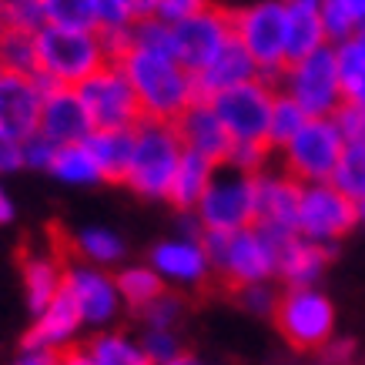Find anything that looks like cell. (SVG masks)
<instances>
[{"label":"cell","mask_w":365,"mask_h":365,"mask_svg":"<svg viewBox=\"0 0 365 365\" xmlns=\"http://www.w3.org/2000/svg\"><path fill=\"white\" fill-rule=\"evenodd\" d=\"M54 155H57V148L47 141L44 134L24 138V168H31V171H51Z\"/></svg>","instance_id":"obj_43"},{"label":"cell","mask_w":365,"mask_h":365,"mask_svg":"<svg viewBox=\"0 0 365 365\" xmlns=\"http://www.w3.org/2000/svg\"><path fill=\"white\" fill-rule=\"evenodd\" d=\"M319 362L322 365H352L355 362V342L352 339H332L319 352Z\"/></svg>","instance_id":"obj_46"},{"label":"cell","mask_w":365,"mask_h":365,"mask_svg":"<svg viewBox=\"0 0 365 365\" xmlns=\"http://www.w3.org/2000/svg\"><path fill=\"white\" fill-rule=\"evenodd\" d=\"M0 4H7V0H0Z\"/></svg>","instance_id":"obj_56"},{"label":"cell","mask_w":365,"mask_h":365,"mask_svg":"<svg viewBox=\"0 0 365 365\" xmlns=\"http://www.w3.org/2000/svg\"><path fill=\"white\" fill-rule=\"evenodd\" d=\"M332 262V248L315 245L309 238H292V242L278 252V272L285 288H319V278L325 275V268Z\"/></svg>","instance_id":"obj_22"},{"label":"cell","mask_w":365,"mask_h":365,"mask_svg":"<svg viewBox=\"0 0 365 365\" xmlns=\"http://www.w3.org/2000/svg\"><path fill=\"white\" fill-rule=\"evenodd\" d=\"M0 74H4V64H0Z\"/></svg>","instance_id":"obj_55"},{"label":"cell","mask_w":365,"mask_h":365,"mask_svg":"<svg viewBox=\"0 0 365 365\" xmlns=\"http://www.w3.org/2000/svg\"><path fill=\"white\" fill-rule=\"evenodd\" d=\"M57 359L61 352H51V349H21V355L11 365H57Z\"/></svg>","instance_id":"obj_47"},{"label":"cell","mask_w":365,"mask_h":365,"mask_svg":"<svg viewBox=\"0 0 365 365\" xmlns=\"http://www.w3.org/2000/svg\"><path fill=\"white\" fill-rule=\"evenodd\" d=\"M155 4L158 0H121V7L131 14V21H144V17H155Z\"/></svg>","instance_id":"obj_48"},{"label":"cell","mask_w":365,"mask_h":365,"mask_svg":"<svg viewBox=\"0 0 365 365\" xmlns=\"http://www.w3.org/2000/svg\"><path fill=\"white\" fill-rule=\"evenodd\" d=\"M305 121H309L305 111H302L292 98H285V94L278 91L275 104H272V121H268V148H278V151H282V148L305 128Z\"/></svg>","instance_id":"obj_35"},{"label":"cell","mask_w":365,"mask_h":365,"mask_svg":"<svg viewBox=\"0 0 365 365\" xmlns=\"http://www.w3.org/2000/svg\"><path fill=\"white\" fill-rule=\"evenodd\" d=\"M272 319L295 352H322L335 335V305L322 288H285Z\"/></svg>","instance_id":"obj_6"},{"label":"cell","mask_w":365,"mask_h":365,"mask_svg":"<svg viewBox=\"0 0 365 365\" xmlns=\"http://www.w3.org/2000/svg\"><path fill=\"white\" fill-rule=\"evenodd\" d=\"M138 315H141V322L148 329H171V332H175L181 315H185V299H181L178 292H171V288H165V292H161L148 309L138 312Z\"/></svg>","instance_id":"obj_38"},{"label":"cell","mask_w":365,"mask_h":365,"mask_svg":"<svg viewBox=\"0 0 365 365\" xmlns=\"http://www.w3.org/2000/svg\"><path fill=\"white\" fill-rule=\"evenodd\" d=\"M302 185L282 168H265L255 175V228L265 235L272 248L282 252L295 238Z\"/></svg>","instance_id":"obj_12"},{"label":"cell","mask_w":365,"mask_h":365,"mask_svg":"<svg viewBox=\"0 0 365 365\" xmlns=\"http://www.w3.org/2000/svg\"><path fill=\"white\" fill-rule=\"evenodd\" d=\"M208 7V0H158L155 4V17L165 24H181L188 21V17H195V14H201Z\"/></svg>","instance_id":"obj_44"},{"label":"cell","mask_w":365,"mask_h":365,"mask_svg":"<svg viewBox=\"0 0 365 365\" xmlns=\"http://www.w3.org/2000/svg\"><path fill=\"white\" fill-rule=\"evenodd\" d=\"M64 258L54 252H27L21 258V282H24V299L34 315L51 305V302L64 292Z\"/></svg>","instance_id":"obj_21"},{"label":"cell","mask_w":365,"mask_h":365,"mask_svg":"<svg viewBox=\"0 0 365 365\" xmlns=\"http://www.w3.org/2000/svg\"><path fill=\"white\" fill-rule=\"evenodd\" d=\"M4 21H7V31L34 34L37 37L47 27L44 0H7L4 4Z\"/></svg>","instance_id":"obj_37"},{"label":"cell","mask_w":365,"mask_h":365,"mask_svg":"<svg viewBox=\"0 0 365 365\" xmlns=\"http://www.w3.org/2000/svg\"><path fill=\"white\" fill-rule=\"evenodd\" d=\"M57 365H94V359H91V352L84 349V345H71V349L61 352Z\"/></svg>","instance_id":"obj_49"},{"label":"cell","mask_w":365,"mask_h":365,"mask_svg":"<svg viewBox=\"0 0 365 365\" xmlns=\"http://www.w3.org/2000/svg\"><path fill=\"white\" fill-rule=\"evenodd\" d=\"M285 24H288V64L309 57L329 44L325 21H322V0H285Z\"/></svg>","instance_id":"obj_23"},{"label":"cell","mask_w":365,"mask_h":365,"mask_svg":"<svg viewBox=\"0 0 365 365\" xmlns=\"http://www.w3.org/2000/svg\"><path fill=\"white\" fill-rule=\"evenodd\" d=\"M355 225H359V205L345 198L335 185H302L299 215H295L299 238L335 248V242H342Z\"/></svg>","instance_id":"obj_11"},{"label":"cell","mask_w":365,"mask_h":365,"mask_svg":"<svg viewBox=\"0 0 365 365\" xmlns=\"http://www.w3.org/2000/svg\"><path fill=\"white\" fill-rule=\"evenodd\" d=\"M201 245L211 258L215 275H222L232 288L262 285V282H272L278 272V252L255 225L232 235L201 232Z\"/></svg>","instance_id":"obj_3"},{"label":"cell","mask_w":365,"mask_h":365,"mask_svg":"<svg viewBox=\"0 0 365 365\" xmlns=\"http://www.w3.org/2000/svg\"><path fill=\"white\" fill-rule=\"evenodd\" d=\"M24 168V141L11 138V134H0V178L17 175Z\"/></svg>","instance_id":"obj_45"},{"label":"cell","mask_w":365,"mask_h":365,"mask_svg":"<svg viewBox=\"0 0 365 365\" xmlns=\"http://www.w3.org/2000/svg\"><path fill=\"white\" fill-rule=\"evenodd\" d=\"M134 47L155 51V54L175 57V41H171V24L158 21V17H144L134 24Z\"/></svg>","instance_id":"obj_40"},{"label":"cell","mask_w":365,"mask_h":365,"mask_svg":"<svg viewBox=\"0 0 365 365\" xmlns=\"http://www.w3.org/2000/svg\"><path fill=\"white\" fill-rule=\"evenodd\" d=\"M278 295H282V292H275V288H272V282L235 288V299H238V305H242L245 312H252V315H275Z\"/></svg>","instance_id":"obj_42"},{"label":"cell","mask_w":365,"mask_h":365,"mask_svg":"<svg viewBox=\"0 0 365 365\" xmlns=\"http://www.w3.org/2000/svg\"><path fill=\"white\" fill-rule=\"evenodd\" d=\"M359 225H365V201H359Z\"/></svg>","instance_id":"obj_54"},{"label":"cell","mask_w":365,"mask_h":365,"mask_svg":"<svg viewBox=\"0 0 365 365\" xmlns=\"http://www.w3.org/2000/svg\"><path fill=\"white\" fill-rule=\"evenodd\" d=\"M175 131L185 144V151H195V155L208 158L215 165H225V155L232 148V138L225 131V124L218 121V114L211 108V101H195L188 111L175 121Z\"/></svg>","instance_id":"obj_19"},{"label":"cell","mask_w":365,"mask_h":365,"mask_svg":"<svg viewBox=\"0 0 365 365\" xmlns=\"http://www.w3.org/2000/svg\"><path fill=\"white\" fill-rule=\"evenodd\" d=\"M0 134H4V131H0Z\"/></svg>","instance_id":"obj_57"},{"label":"cell","mask_w":365,"mask_h":365,"mask_svg":"<svg viewBox=\"0 0 365 365\" xmlns=\"http://www.w3.org/2000/svg\"><path fill=\"white\" fill-rule=\"evenodd\" d=\"M171 41H175L178 64L185 67V71H191V74H198V71H205L235 41L232 11H222V7L208 4L201 14L175 24L171 27Z\"/></svg>","instance_id":"obj_14"},{"label":"cell","mask_w":365,"mask_h":365,"mask_svg":"<svg viewBox=\"0 0 365 365\" xmlns=\"http://www.w3.org/2000/svg\"><path fill=\"white\" fill-rule=\"evenodd\" d=\"M329 185L342 191L345 198H352L355 205L365 201V148L362 144H345V155L335 168V175Z\"/></svg>","instance_id":"obj_36"},{"label":"cell","mask_w":365,"mask_h":365,"mask_svg":"<svg viewBox=\"0 0 365 365\" xmlns=\"http://www.w3.org/2000/svg\"><path fill=\"white\" fill-rule=\"evenodd\" d=\"M218 168L222 165H215L208 158L195 155V151H185L181 161H178V171H175V181H171V191H168V201H171L181 215L195 211L201 195L208 191V185L215 181V175H218Z\"/></svg>","instance_id":"obj_25"},{"label":"cell","mask_w":365,"mask_h":365,"mask_svg":"<svg viewBox=\"0 0 365 365\" xmlns=\"http://www.w3.org/2000/svg\"><path fill=\"white\" fill-rule=\"evenodd\" d=\"M235 41L255 61L258 78L272 81L288 67V24L285 0H255L242 11H232Z\"/></svg>","instance_id":"obj_5"},{"label":"cell","mask_w":365,"mask_h":365,"mask_svg":"<svg viewBox=\"0 0 365 365\" xmlns=\"http://www.w3.org/2000/svg\"><path fill=\"white\" fill-rule=\"evenodd\" d=\"M108 64L98 31H61L44 27L37 34V74L54 88H81L84 81Z\"/></svg>","instance_id":"obj_4"},{"label":"cell","mask_w":365,"mask_h":365,"mask_svg":"<svg viewBox=\"0 0 365 365\" xmlns=\"http://www.w3.org/2000/svg\"><path fill=\"white\" fill-rule=\"evenodd\" d=\"M201 232H242L255 225V178L232 171V168H218L215 181L208 191L201 195L198 208L191 211Z\"/></svg>","instance_id":"obj_10"},{"label":"cell","mask_w":365,"mask_h":365,"mask_svg":"<svg viewBox=\"0 0 365 365\" xmlns=\"http://www.w3.org/2000/svg\"><path fill=\"white\" fill-rule=\"evenodd\" d=\"M47 175L61 181V185H71V188H94L101 181H108L104 171H101L98 158L91 155L88 144H67V148H57L54 161H51V171Z\"/></svg>","instance_id":"obj_28"},{"label":"cell","mask_w":365,"mask_h":365,"mask_svg":"<svg viewBox=\"0 0 365 365\" xmlns=\"http://www.w3.org/2000/svg\"><path fill=\"white\" fill-rule=\"evenodd\" d=\"M118 64H121L124 78L131 81L134 94H138L144 121L175 124L198 101L195 74L185 71L171 54H155V51H144V47H131Z\"/></svg>","instance_id":"obj_1"},{"label":"cell","mask_w":365,"mask_h":365,"mask_svg":"<svg viewBox=\"0 0 365 365\" xmlns=\"http://www.w3.org/2000/svg\"><path fill=\"white\" fill-rule=\"evenodd\" d=\"M322 21L329 44H342L365 27V0H322Z\"/></svg>","instance_id":"obj_32"},{"label":"cell","mask_w":365,"mask_h":365,"mask_svg":"<svg viewBox=\"0 0 365 365\" xmlns=\"http://www.w3.org/2000/svg\"><path fill=\"white\" fill-rule=\"evenodd\" d=\"M165 365H201V362H198V359H195L191 352H181L178 359H171V362H165Z\"/></svg>","instance_id":"obj_51"},{"label":"cell","mask_w":365,"mask_h":365,"mask_svg":"<svg viewBox=\"0 0 365 365\" xmlns=\"http://www.w3.org/2000/svg\"><path fill=\"white\" fill-rule=\"evenodd\" d=\"M255 78H258L255 61L245 54V47L238 44V41H232L205 71L195 74V88H198L201 101H211L215 94H222V91H228V88H238V84L255 81Z\"/></svg>","instance_id":"obj_24"},{"label":"cell","mask_w":365,"mask_h":365,"mask_svg":"<svg viewBox=\"0 0 365 365\" xmlns=\"http://www.w3.org/2000/svg\"><path fill=\"white\" fill-rule=\"evenodd\" d=\"M37 134H44L54 148L67 144H84L94 134L91 114L81 101L78 88H51L44 94V108H41V124Z\"/></svg>","instance_id":"obj_18"},{"label":"cell","mask_w":365,"mask_h":365,"mask_svg":"<svg viewBox=\"0 0 365 365\" xmlns=\"http://www.w3.org/2000/svg\"><path fill=\"white\" fill-rule=\"evenodd\" d=\"M148 265L161 275L165 285H178V288H201L215 275L201 238H188V235H175V238L158 242L151 248V255H148Z\"/></svg>","instance_id":"obj_17"},{"label":"cell","mask_w":365,"mask_h":365,"mask_svg":"<svg viewBox=\"0 0 365 365\" xmlns=\"http://www.w3.org/2000/svg\"><path fill=\"white\" fill-rule=\"evenodd\" d=\"M278 91L268 81L255 78L238 88H228L211 98V108L225 124L232 141H258L268 144V121H272V104Z\"/></svg>","instance_id":"obj_13"},{"label":"cell","mask_w":365,"mask_h":365,"mask_svg":"<svg viewBox=\"0 0 365 365\" xmlns=\"http://www.w3.org/2000/svg\"><path fill=\"white\" fill-rule=\"evenodd\" d=\"M332 51L335 67H339V84H342V101L352 108H365V27L342 44H332Z\"/></svg>","instance_id":"obj_27"},{"label":"cell","mask_w":365,"mask_h":365,"mask_svg":"<svg viewBox=\"0 0 365 365\" xmlns=\"http://www.w3.org/2000/svg\"><path fill=\"white\" fill-rule=\"evenodd\" d=\"M268 144H258V141H232L228 155H225V168L232 171H242V175H262L268 168Z\"/></svg>","instance_id":"obj_39"},{"label":"cell","mask_w":365,"mask_h":365,"mask_svg":"<svg viewBox=\"0 0 365 365\" xmlns=\"http://www.w3.org/2000/svg\"><path fill=\"white\" fill-rule=\"evenodd\" d=\"M345 155V138L332 118H309L292 141L282 148V171L299 185H329Z\"/></svg>","instance_id":"obj_8"},{"label":"cell","mask_w":365,"mask_h":365,"mask_svg":"<svg viewBox=\"0 0 365 365\" xmlns=\"http://www.w3.org/2000/svg\"><path fill=\"white\" fill-rule=\"evenodd\" d=\"M64 295L74 302L81 322L91 329H104L118 319L121 312V295L114 285V275L108 268H94L84 262H71L64 272Z\"/></svg>","instance_id":"obj_15"},{"label":"cell","mask_w":365,"mask_h":365,"mask_svg":"<svg viewBox=\"0 0 365 365\" xmlns=\"http://www.w3.org/2000/svg\"><path fill=\"white\" fill-rule=\"evenodd\" d=\"M54 88L41 74H0V131L24 141L37 134L44 94Z\"/></svg>","instance_id":"obj_16"},{"label":"cell","mask_w":365,"mask_h":365,"mask_svg":"<svg viewBox=\"0 0 365 365\" xmlns=\"http://www.w3.org/2000/svg\"><path fill=\"white\" fill-rule=\"evenodd\" d=\"M47 27L61 31H98L94 0H44Z\"/></svg>","instance_id":"obj_34"},{"label":"cell","mask_w":365,"mask_h":365,"mask_svg":"<svg viewBox=\"0 0 365 365\" xmlns=\"http://www.w3.org/2000/svg\"><path fill=\"white\" fill-rule=\"evenodd\" d=\"M278 91L299 104L305 118H335L342 108V84H339V67L335 51L322 47L309 57H299L278 74Z\"/></svg>","instance_id":"obj_7"},{"label":"cell","mask_w":365,"mask_h":365,"mask_svg":"<svg viewBox=\"0 0 365 365\" xmlns=\"http://www.w3.org/2000/svg\"><path fill=\"white\" fill-rule=\"evenodd\" d=\"M78 94L91 114L94 131H131L144 121L138 94L118 61H108L101 71H94L78 88Z\"/></svg>","instance_id":"obj_9"},{"label":"cell","mask_w":365,"mask_h":365,"mask_svg":"<svg viewBox=\"0 0 365 365\" xmlns=\"http://www.w3.org/2000/svg\"><path fill=\"white\" fill-rule=\"evenodd\" d=\"M81 329H84V322H81L74 302L61 292L41 315H34V325H31V332L24 335L21 349H51V352H64V349L74 345Z\"/></svg>","instance_id":"obj_20"},{"label":"cell","mask_w":365,"mask_h":365,"mask_svg":"<svg viewBox=\"0 0 365 365\" xmlns=\"http://www.w3.org/2000/svg\"><path fill=\"white\" fill-rule=\"evenodd\" d=\"M7 34V21H4V4H0V37Z\"/></svg>","instance_id":"obj_52"},{"label":"cell","mask_w":365,"mask_h":365,"mask_svg":"<svg viewBox=\"0 0 365 365\" xmlns=\"http://www.w3.org/2000/svg\"><path fill=\"white\" fill-rule=\"evenodd\" d=\"M352 144H362V148H365V118H362V131H359V138H355Z\"/></svg>","instance_id":"obj_53"},{"label":"cell","mask_w":365,"mask_h":365,"mask_svg":"<svg viewBox=\"0 0 365 365\" xmlns=\"http://www.w3.org/2000/svg\"><path fill=\"white\" fill-rule=\"evenodd\" d=\"M14 215H17V205H14L11 191H7V185H4V178H0V225H11Z\"/></svg>","instance_id":"obj_50"},{"label":"cell","mask_w":365,"mask_h":365,"mask_svg":"<svg viewBox=\"0 0 365 365\" xmlns=\"http://www.w3.org/2000/svg\"><path fill=\"white\" fill-rule=\"evenodd\" d=\"M84 349L91 352L94 365H151L141 342L128 339L124 332H98Z\"/></svg>","instance_id":"obj_31"},{"label":"cell","mask_w":365,"mask_h":365,"mask_svg":"<svg viewBox=\"0 0 365 365\" xmlns=\"http://www.w3.org/2000/svg\"><path fill=\"white\" fill-rule=\"evenodd\" d=\"M71 248H74V262H84V265L94 268H114L128 255L124 238L114 228H104V225H88V228L74 232Z\"/></svg>","instance_id":"obj_26"},{"label":"cell","mask_w":365,"mask_h":365,"mask_svg":"<svg viewBox=\"0 0 365 365\" xmlns=\"http://www.w3.org/2000/svg\"><path fill=\"white\" fill-rule=\"evenodd\" d=\"M84 144L91 148V155L98 158V165H101V171H104V178L121 185L124 175H128V165H131L134 128H131V131H94Z\"/></svg>","instance_id":"obj_29"},{"label":"cell","mask_w":365,"mask_h":365,"mask_svg":"<svg viewBox=\"0 0 365 365\" xmlns=\"http://www.w3.org/2000/svg\"><path fill=\"white\" fill-rule=\"evenodd\" d=\"M0 64L4 74H37V37L7 31L0 37Z\"/></svg>","instance_id":"obj_33"},{"label":"cell","mask_w":365,"mask_h":365,"mask_svg":"<svg viewBox=\"0 0 365 365\" xmlns=\"http://www.w3.org/2000/svg\"><path fill=\"white\" fill-rule=\"evenodd\" d=\"M114 285H118L121 302L134 312L148 309V305H151V302L168 288L165 282H161V275H158L148 262H144V265H124L121 272L114 275Z\"/></svg>","instance_id":"obj_30"},{"label":"cell","mask_w":365,"mask_h":365,"mask_svg":"<svg viewBox=\"0 0 365 365\" xmlns=\"http://www.w3.org/2000/svg\"><path fill=\"white\" fill-rule=\"evenodd\" d=\"M141 349H144V355L151 359V365H165L185 352L178 332H171V329H148L141 339Z\"/></svg>","instance_id":"obj_41"},{"label":"cell","mask_w":365,"mask_h":365,"mask_svg":"<svg viewBox=\"0 0 365 365\" xmlns=\"http://www.w3.org/2000/svg\"><path fill=\"white\" fill-rule=\"evenodd\" d=\"M181 155H185V144L178 138L175 124L141 121L134 128L131 165H128V175H124L121 185H128L141 198L168 201V191H171Z\"/></svg>","instance_id":"obj_2"}]
</instances>
